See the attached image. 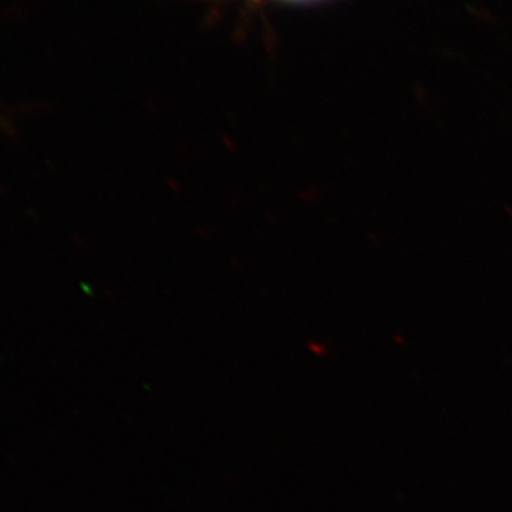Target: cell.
<instances>
[{
    "label": "cell",
    "mask_w": 512,
    "mask_h": 512,
    "mask_svg": "<svg viewBox=\"0 0 512 512\" xmlns=\"http://www.w3.org/2000/svg\"><path fill=\"white\" fill-rule=\"evenodd\" d=\"M276 2H284V3H312V2H320V0H276Z\"/></svg>",
    "instance_id": "1"
}]
</instances>
